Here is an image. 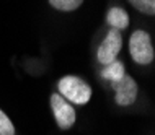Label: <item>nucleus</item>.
Segmentation results:
<instances>
[{
  "label": "nucleus",
  "mask_w": 155,
  "mask_h": 135,
  "mask_svg": "<svg viewBox=\"0 0 155 135\" xmlns=\"http://www.w3.org/2000/svg\"><path fill=\"white\" fill-rule=\"evenodd\" d=\"M49 108H51V114L52 119L56 122V125L61 130H70L77 124V111H75V106L65 101L57 91H52L51 96H49Z\"/></svg>",
  "instance_id": "obj_3"
},
{
  "label": "nucleus",
  "mask_w": 155,
  "mask_h": 135,
  "mask_svg": "<svg viewBox=\"0 0 155 135\" xmlns=\"http://www.w3.org/2000/svg\"><path fill=\"white\" fill-rule=\"evenodd\" d=\"M111 90L114 93V104L121 109H131L139 98V85L131 75L124 73V77L113 83Z\"/></svg>",
  "instance_id": "obj_4"
},
{
  "label": "nucleus",
  "mask_w": 155,
  "mask_h": 135,
  "mask_svg": "<svg viewBox=\"0 0 155 135\" xmlns=\"http://www.w3.org/2000/svg\"><path fill=\"white\" fill-rule=\"evenodd\" d=\"M104 20H106L108 26L111 29H116V31H124L129 28V13L123 7H111L106 11Z\"/></svg>",
  "instance_id": "obj_6"
},
{
  "label": "nucleus",
  "mask_w": 155,
  "mask_h": 135,
  "mask_svg": "<svg viewBox=\"0 0 155 135\" xmlns=\"http://www.w3.org/2000/svg\"><path fill=\"white\" fill-rule=\"evenodd\" d=\"M124 73H126V67H124V64L119 60V59H116L114 62L104 65L103 70H101L103 80H106L110 85H113V83H116L118 80H121L124 77Z\"/></svg>",
  "instance_id": "obj_7"
},
{
  "label": "nucleus",
  "mask_w": 155,
  "mask_h": 135,
  "mask_svg": "<svg viewBox=\"0 0 155 135\" xmlns=\"http://www.w3.org/2000/svg\"><path fill=\"white\" fill-rule=\"evenodd\" d=\"M49 7L54 8L56 11L62 13H70V11L78 10L83 5V0H48Z\"/></svg>",
  "instance_id": "obj_8"
},
{
  "label": "nucleus",
  "mask_w": 155,
  "mask_h": 135,
  "mask_svg": "<svg viewBox=\"0 0 155 135\" xmlns=\"http://www.w3.org/2000/svg\"><path fill=\"white\" fill-rule=\"evenodd\" d=\"M57 93L69 101L72 106H85L90 103L93 90L82 77L77 75H64L57 80Z\"/></svg>",
  "instance_id": "obj_1"
},
{
  "label": "nucleus",
  "mask_w": 155,
  "mask_h": 135,
  "mask_svg": "<svg viewBox=\"0 0 155 135\" xmlns=\"http://www.w3.org/2000/svg\"><path fill=\"white\" fill-rule=\"evenodd\" d=\"M127 3L142 15L147 16L155 15V0H127Z\"/></svg>",
  "instance_id": "obj_9"
},
{
  "label": "nucleus",
  "mask_w": 155,
  "mask_h": 135,
  "mask_svg": "<svg viewBox=\"0 0 155 135\" xmlns=\"http://www.w3.org/2000/svg\"><path fill=\"white\" fill-rule=\"evenodd\" d=\"M121 49H123V33L110 28L96 49V62L103 67L111 64L118 59Z\"/></svg>",
  "instance_id": "obj_5"
},
{
  "label": "nucleus",
  "mask_w": 155,
  "mask_h": 135,
  "mask_svg": "<svg viewBox=\"0 0 155 135\" xmlns=\"http://www.w3.org/2000/svg\"><path fill=\"white\" fill-rule=\"evenodd\" d=\"M0 135H18L15 124L2 108H0Z\"/></svg>",
  "instance_id": "obj_10"
},
{
  "label": "nucleus",
  "mask_w": 155,
  "mask_h": 135,
  "mask_svg": "<svg viewBox=\"0 0 155 135\" xmlns=\"http://www.w3.org/2000/svg\"><path fill=\"white\" fill-rule=\"evenodd\" d=\"M129 56L134 64L140 67H147L155 59V49L152 43V36L145 29H134L129 36Z\"/></svg>",
  "instance_id": "obj_2"
}]
</instances>
